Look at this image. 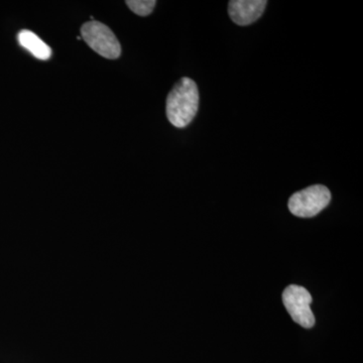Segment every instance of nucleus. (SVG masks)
I'll return each mask as SVG.
<instances>
[{
    "label": "nucleus",
    "instance_id": "nucleus-1",
    "mask_svg": "<svg viewBox=\"0 0 363 363\" xmlns=\"http://www.w3.org/2000/svg\"><path fill=\"white\" fill-rule=\"evenodd\" d=\"M199 108V90L192 79L182 78L167 98L166 112L169 123L175 128H186Z\"/></svg>",
    "mask_w": 363,
    "mask_h": 363
},
{
    "label": "nucleus",
    "instance_id": "nucleus-2",
    "mask_svg": "<svg viewBox=\"0 0 363 363\" xmlns=\"http://www.w3.org/2000/svg\"><path fill=\"white\" fill-rule=\"evenodd\" d=\"M331 193L323 185H314L295 193L289 200V209L295 216L310 218L328 206Z\"/></svg>",
    "mask_w": 363,
    "mask_h": 363
},
{
    "label": "nucleus",
    "instance_id": "nucleus-3",
    "mask_svg": "<svg viewBox=\"0 0 363 363\" xmlns=\"http://www.w3.org/2000/svg\"><path fill=\"white\" fill-rule=\"evenodd\" d=\"M81 35L91 49L106 59L119 58L121 43L108 26L96 21H88L81 28Z\"/></svg>",
    "mask_w": 363,
    "mask_h": 363
},
{
    "label": "nucleus",
    "instance_id": "nucleus-4",
    "mask_svg": "<svg viewBox=\"0 0 363 363\" xmlns=\"http://www.w3.org/2000/svg\"><path fill=\"white\" fill-rule=\"evenodd\" d=\"M283 302L286 311L296 323L304 328H312L315 324L310 305L312 303L311 294L300 286H289L283 293Z\"/></svg>",
    "mask_w": 363,
    "mask_h": 363
},
{
    "label": "nucleus",
    "instance_id": "nucleus-5",
    "mask_svg": "<svg viewBox=\"0 0 363 363\" xmlns=\"http://www.w3.org/2000/svg\"><path fill=\"white\" fill-rule=\"evenodd\" d=\"M267 4L266 0H231L228 14L236 25L250 26L262 16Z\"/></svg>",
    "mask_w": 363,
    "mask_h": 363
},
{
    "label": "nucleus",
    "instance_id": "nucleus-6",
    "mask_svg": "<svg viewBox=\"0 0 363 363\" xmlns=\"http://www.w3.org/2000/svg\"><path fill=\"white\" fill-rule=\"evenodd\" d=\"M18 43L21 47L28 50L35 58L47 61L52 57V49L44 40H40L35 33L30 30H21L18 35Z\"/></svg>",
    "mask_w": 363,
    "mask_h": 363
},
{
    "label": "nucleus",
    "instance_id": "nucleus-7",
    "mask_svg": "<svg viewBox=\"0 0 363 363\" xmlns=\"http://www.w3.org/2000/svg\"><path fill=\"white\" fill-rule=\"evenodd\" d=\"M125 4L138 16H147L152 13L156 7L157 1L155 0H128Z\"/></svg>",
    "mask_w": 363,
    "mask_h": 363
}]
</instances>
